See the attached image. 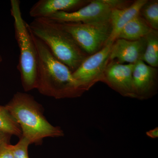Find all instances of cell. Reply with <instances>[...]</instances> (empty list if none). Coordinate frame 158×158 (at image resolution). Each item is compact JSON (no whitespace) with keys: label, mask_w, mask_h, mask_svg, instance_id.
<instances>
[{"label":"cell","mask_w":158,"mask_h":158,"mask_svg":"<svg viewBox=\"0 0 158 158\" xmlns=\"http://www.w3.org/2000/svg\"><path fill=\"white\" fill-rule=\"evenodd\" d=\"M11 136L12 135L8 133L0 131V148L4 144L9 143V141Z\"/></svg>","instance_id":"d6986e66"},{"label":"cell","mask_w":158,"mask_h":158,"mask_svg":"<svg viewBox=\"0 0 158 158\" xmlns=\"http://www.w3.org/2000/svg\"><path fill=\"white\" fill-rule=\"evenodd\" d=\"M152 30L139 14L123 27L116 39H123L132 41L138 40L147 36Z\"/></svg>","instance_id":"4fadbf2b"},{"label":"cell","mask_w":158,"mask_h":158,"mask_svg":"<svg viewBox=\"0 0 158 158\" xmlns=\"http://www.w3.org/2000/svg\"><path fill=\"white\" fill-rule=\"evenodd\" d=\"M0 131L20 138L22 136L19 125L5 106H0Z\"/></svg>","instance_id":"9a60e30c"},{"label":"cell","mask_w":158,"mask_h":158,"mask_svg":"<svg viewBox=\"0 0 158 158\" xmlns=\"http://www.w3.org/2000/svg\"><path fill=\"white\" fill-rule=\"evenodd\" d=\"M135 64L109 61L101 82L125 97L135 98L133 82Z\"/></svg>","instance_id":"ba28073f"},{"label":"cell","mask_w":158,"mask_h":158,"mask_svg":"<svg viewBox=\"0 0 158 158\" xmlns=\"http://www.w3.org/2000/svg\"><path fill=\"white\" fill-rule=\"evenodd\" d=\"M2 56H1V55H0V63H1L2 62Z\"/></svg>","instance_id":"44dd1931"},{"label":"cell","mask_w":158,"mask_h":158,"mask_svg":"<svg viewBox=\"0 0 158 158\" xmlns=\"http://www.w3.org/2000/svg\"><path fill=\"white\" fill-rule=\"evenodd\" d=\"M147 0H136L128 6L120 9H114L111 11L110 21L112 32L109 43H113L123 27L131 20L140 14L142 6Z\"/></svg>","instance_id":"7c38bea8"},{"label":"cell","mask_w":158,"mask_h":158,"mask_svg":"<svg viewBox=\"0 0 158 158\" xmlns=\"http://www.w3.org/2000/svg\"><path fill=\"white\" fill-rule=\"evenodd\" d=\"M15 145H11V148L14 158H29L28 147L31 144L28 140L22 136Z\"/></svg>","instance_id":"e0dca14e"},{"label":"cell","mask_w":158,"mask_h":158,"mask_svg":"<svg viewBox=\"0 0 158 158\" xmlns=\"http://www.w3.org/2000/svg\"><path fill=\"white\" fill-rule=\"evenodd\" d=\"M146 135L149 138L156 139L158 138V128L156 127L146 132Z\"/></svg>","instance_id":"ffe728a7"},{"label":"cell","mask_w":158,"mask_h":158,"mask_svg":"<svg viewBox=\"0 0 158 158\" xmlns=\"http://www.w3.org/2000/svg\"><path fill=\"white\" fill-rule=\"evenodd\" d=\"M133 82L135 98L147 99L157 94L158 84L157 68L140 60L135 64Z\"/></svg>","instance_id":"9c48e42d"},{"label":"cell","mask_w":158,"mask_h":158,"mask_svg":"<svg viewBox=\"0 0 158 158\" xmlns=\"http://www.w3.org/2000/svg\"><path fill=\"white\" fill-rule=\"evenodd\" d=\"M127 3L128 1L122 0H92L77 11H60L48 19L60 23L101 22L110 20L113 9L123 8Z\"/></svg>","instance_id":"8992f818"},{"label":"cell","mask_w":158,"mask_h":158,"mask_svg":"<svg viewBox=\"0 0 158 158\" xmlns=\"http://www.w3.org/2000/svg\"><path fill=\"white\" fill-rule=\"evenodd\" d=\"M19 0H11V15L14 19L15 38L19 50L18 70L22 85L26 92L36 89L38 67L37 47L29 30L28 24L23 19Z\"/></svg>","instance_id":"277c9868"},{"label":"cell","mask_w":158,"mask_h":158,"mask_svg":"<svg viewBox=\"0 0 158 158\" xmlns=\"http://www.w3.org/2000/svg\"><path fill=\"white\" fill-rule=\"evenodd\" d=\"M28 27L32 34L44 43L54 56L72 73L89 56L58 22L48 18L34 19Z\"/></svg>","instance_id":"3957f363"},{"label":"cell","mask_w":158,"mask_h":158,"mask_svg":"<svg viewBox=\"0 0 158 158\" xmlns=\"http://www.w3.org/2000/svg\"><path fill=\"white\" fill-rule=\"evenodd\" d=\"M140 15L152 29L158 31V0H147L141 8Z\"/></svg>","instance_id":"2e32d148"},{"label":"cell","mask_w":158,"mask_h":158,"mask_svg":"<svg viewBox=\"0 0 158 158\" xmlns=\"http://www.w3.org/2000/svg\"><path fill=\"white\" fill-rule=\"evenodd\" d=\"M31 33L38 54L36 89L43 95L56 99L82 96L86 90L73 77L71 71L54 56L44 43Z\"/></svg>","instance_id":"6da1fadb"},{"label":"cell","mask_w":158,"mask_h":158,"mask_svg":"<svg viewBox=\"0 0 158 158\" xmlns=\"http://www.w3.org/2000/svg\"><path fill=\"white\" fill-rule=\"evenodd\" d=\"M59 23L88 56L97 52L106 46L112 34L110 19L88 23Z\"/></svg>","instance_id":"5b68a950"},{"label":"cell","mask_w":158,"mask_h":158,"mask_svg":"<svg viewBox=\"0 0 158 158\" xmlns=\"http://www.w3.org/2000/svg\"><path fill=\"white\" fill-rule=\"evenodd\" d=\"M0 158H14L11 144L7 143L0 148Z\"/></svg>","instance_id":"ac0fdd59"},{"label":"cell","mask_w":158,"mask_h":158,"mask_svg":"<svg viewBox=\"0 0 158 158\" xmlns=\"http://www.w3.org/2000/svg\"><path fill=\"white\" fill-rule=\"evenodd\" d=\"M145 46V37L134 41L116 39L111 47L110 61L115 60L121 64H135L143 59Z\"/></svg>","instance_id":"30bf717a"},{"label":"cell","mask_w":158,"mask_h":158,"mask_svg":"<svg viewBox=\"0 0 158 158\" xmlns=\"http://www.w3.org/2000/svg\"><path fill=\"white\" fill-rule=\"evenodd\" d=\"M146 46L142 61L153 67L158 66V31H152L145 37Z\"/></svg>","instance_id":"5bb4252c"},{"label":"cell","mask_w":158,"mask_h":158,"mask_svg":"<svg viewBox=\"0 0 158 158\" xmlns=\"http://www.w3.org/2000/svg\"><path fill=\"white\" fill-rule=\"evenodd\" d=\"M89 2L85 0H40L32 6L29 14L34 19L49 18L60 11H77Z\"/></svg>","instance_id":"8fae6325"},{"label":"cell","mask_w":158,"mask_h":158,"mask_svg":"<svg viewBox=\"0 0 158 158\" xmlns=\"http://www.w3.org/2000/svg\"><path fill=\"white\" fill-rule=\"evenodd\" d=\"M109 43L100 51L89 56L82 62L73 75L87 91L98 82H101L109 61L111 47Z\"/></svg>","instance_id":"52a82bcc"},{"label":"cell","mask_w":158,"mask_h":158,"mask_svg":"<svg viewBox=\"0 0 158 158\" xmlns=\"http://www.w3.org/2000/svg\"><path fill=\"white\" fill-rule=\"evenodd\" d=\"M5 106L19 125L23 137L31 144H41L44 138L48 137L64 135L61 128L47 120L41 105L30 94L18 92Z\"/></svg>","instance_id":"7a4b0ae2"}]
</instances>
